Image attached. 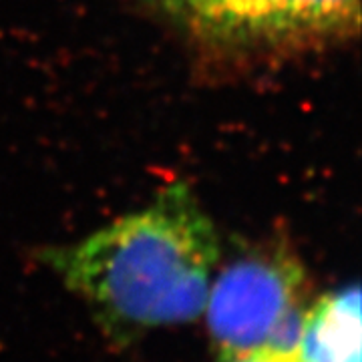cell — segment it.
<instances>
[{
    "label": "cell",
    "mask_w": 362,
    "mask_h": 362,
    "mask_svg": "<svg viewBox=\"0 0 362 362\" xmlns=\"http://www.w3.org/2000/svg\"><path fill=\"white\" fill-rule=\"evenodd\" d=\"M218 256L214 223L180 183L141 211L54 250L49 264L105 322L143 330L204 314Z\"/></svg>",
    "instance_id": "cell-1"
},
{
    "label": "cell",
    "mask_w": 362,
    "mask_h": 362,
    "mask_svg": "<svg viewBox=\"0 0 362 362\" xmlns=\"http://www.w3.org/2000/svg\"><path fill=\"white\" fill-rule=\"evenodd\" d=\"M300 362H361V292L340 288L306 308L296 340Z\"/></svg>",
    "instance_id": "cell-4"
},
{
    "label": "cell",
    "mask_w": 362,
    "mask_h": 362,
    "mask_svg": "<svg viewBox=\"0 0 362 362\" xmlns=\"http://www.w3.org/2000/svg\"><path fill=\"white\" fill-rule=\"evenodd\" d=\"M207 37L232 42H312L358 30L361 0H169Z\"/></svg>",
    "instance_id": "cell-3"
},
{
    "label": "cell",
    "mask_w": 362,
    "mask_h": 362,
    "mask_svg": "<svg viewBox=\"0 0 362 362\" xmlns=\"http://www.w3.org/2000/svg\"><path fill=\"white\" fill-rule=\"evenodd\" d=\"M226 362H300V358H298L296 350L266 346V349L254 350L250 354H244V356H238V358Z\"/></svg>",
    "instance_id": "cell-5"
},
{
    "label": "cell",
    "mask_w": 362,
    "mask_h": 362,
    "mask_svg": "<svg viewBox=\"0 0 362 362\" xmlns=\"http://www.w3.org/2000/svg\"><path fill=\"white\" fill-rule=\"evenodd\" d=\"M306 276L288 250L254 252L211 280L207 328L221 362L254 350H294L304 318Z\"/></svg>",
    "instance_id": "cell-2"
}]
</instances>
